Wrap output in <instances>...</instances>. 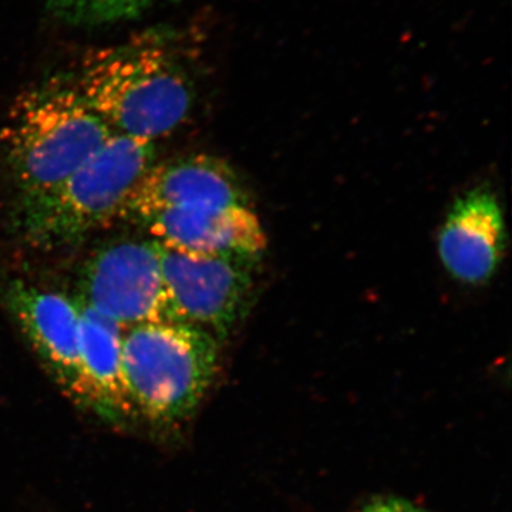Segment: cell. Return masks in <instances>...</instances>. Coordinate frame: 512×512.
<instances>
[{
	"instance_id": "obj_1",
	"label": "cell",
	"mask_w": 512,
	"mask_h": 512,
	"mask_svg": "<svg viewBox=\"0 0 512 512\" xmlns=\"http://www.w3.org/2000/svg\"><path fill=\"white\" fill-rule=\"evenodd\" d=\"M73 82L113 134L151 143L173 134L194 103L183 62L154 33L87 53Z\"/></svg>"
},
{
	"instance_id": "obj_2",
	"label": "cell",
	"mask_w": 512,
	"mask_h": 512,
	"mask_svg": "<svg viewBox=\"0 0 512 512\" xmlns=\"http://www.w3.org/2000/svg\"><path fill=\"white\" fill-rule=\"evenodd\" d=\"M113 136L73 80L52 79L13 101L0 127V153L19 200H26L63 183Z\"/></svg>"
},
{
	"instance_id": "obj_3",
	"label": "cell",
	"mask_w": 512,
	"mask_h": 512,
	"mask_svg": "<svg viewBox=\"0 0 512 512\" xmlns=\"http://www.w3.org/2000/svg\"><path fill=\"white\" fill-rule=\"evenodd\" d=\"M156 161V143L114 134L97 156L63 183L19 200L20 237L43 251L82 241L94 229L123 217L138 181Z\"/></svg>"
},
{
	"instance_id": "obj_4",
	"label": "cell",
	"mask_w": 512,
	"mask_h": 512,
	"mask_svg": "<svg viewBox=\"0 0 512 512\" xmlns=\"http://www.w3.org/2000/svg\"><path fill=\"white\" fill-rule=\"evenodd\" d=\"M220 348L207 330L181 320L124 329L121 366L134 416L156 424L190 416L217 376Z\"/></svg>"
},
{
	"instance_id": "obj_5",
	"label": "cell",
	"mask_w": 512,
	"mask_h": 512,
	"mask_svg": "<svg viewBox=\"0 0 512 512\" xmlns=\"http://www.w3.org/2000/svg\"><path fill=\"white\" fill-rule=\"evenodd\" d=\"M74 298L123 329L178 320L154 239H124L97 249L80 269Z\"/></svg>"
},
{
	"instance_id": "obj_6",
	"label": "cell",
	"mask_w": 512,
	"mask_h": 512,
	"mask_svg": "<svg viewBox=\"0 0 512 512\" xmlns=\"http://www.w3.org/2000/svg\"><path fill=\"white\" fill-rule=\"evenodd\" d=\"M156 244L177 319L224 342L251 308L259 258L195 256Z\"/></svg>"
},
{
	"instance_id": "obj_7",
	"label": "cell",
	"mask_w": 512,
	"mask_h": 512,
	"mask_svg": "<svg viewBox=\"0 0 512 512\" xmlns=\"http://www.w3.org/2000/svg\"><path fill=\"white\" fill-rule=\"evenodd\" d=\"M0 295L47 372L70 399L83 406L80 316L74 298L23 279H10Z\"/></svg>"
},
{
	"instance_id": "obj_8",
	"label": "cell",
	"mask_w": 512,
	"mask_h": 512,
	"mask_svg": "<svg viewBox=\"0 0 512 512\" xmlns=\"http://www.w3.org/2000/svg\"><path fill=\"white\" fill-rule=\"evenodd\" d=\"M252 207L234 168L210 154L154 163L128 198L123 217L140 222L177 208Z\"/></svg>"
},
{
	"instance_id": "obj_9",
	"label": "cell",
	"mask_w": 512,
	"mask_h": 512,
	"mask_svg": "<svg viewBox=\"0 0 512 512\" xmlns=\"http://www.w3.org/2000/svg\"><path fill=\"white\" fill-rule=\"evenodd\" d=\"M505 245L503 208L490 188H473L454 201L439 234L448 274L463 284H485L503 261Z\"/></svg>"
},
{
	"instance_id": "obj_10",
	"label": "cell",
	"mask_w": 512,
	"mask_h": 512,
	"mask_svg": "<svg viewBox=\"0 0 512 512\" xmlns=\"http://www.w3.org/2000/svg\"><path fill=\"white\" fill-rule=\"evenodd\" d=\"M140 224L175 251L195 256L261 259L266 235L252 207L177 208L156 212Z\"/></svg>"
},
{
	"instance_id": "obj_11",
	"label": "cell",
	"mask_w": 512,
	"mask_h": 512,
	"mask_svg": "<svg viewBox=\"0 0 512 512\" xmlns=\"http://www.w3.org/2000/svg\"><path fill=\"white\" fill-rule=\"evenodd\" d=\"M80 316L83 407L110 423L134 416L121 366L123 328L74 298Z\"/></svg>"
},
{
	"instance_id": "obj_12",
	"label": "cell",
	"mask_w": 512,
	"mask_h": 512,
	"mask_svg": "<svg viewBox=\"0 0 512 512\" xmlns=\"http://www.w3.org/2000/svg\"><path fill=\"white\" fill-rule=\"evenodd\" d=\"M156 0H47L53 13L73 25H106L136 18Z\"/></svg>"
},
{
	"instance_id": "obj_13",
	"label": "cell",
	"mask_w": 512,
	"mask_h": 512,
	"mask_svg": "<svg viewBox=\"0 0 512 512\" xmlns=\"http://www.w3.org/2000/svg\"><path fill=\"white\" fill-rule=\"evenodd\" d=\"M363 512H423L407 501L399 498H379L367 505Z\"/></svg>"
}]
</instances>
